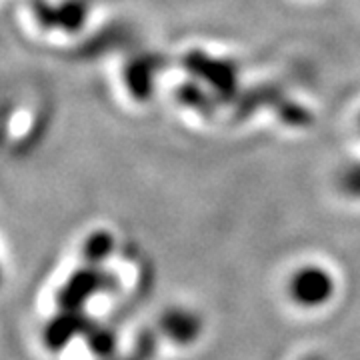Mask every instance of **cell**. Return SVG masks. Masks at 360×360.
Here are the masks:
<instances>
[{"mask_svg": "<svg viewBox=\"0 0 360 360\" xmlns=\"http://www.w3.org/2000/svg\"><path fill=\"white\" fill-rule=\"evenodd\" d=\"M98 288L101 274L90 264V269H80L68 276V281L58 292V304L65 310H78L89 298L98 292Z\"/></svg>", "mask_w": 360, "mask_h": 360, "instance_id": "obj_3", "label": "cell"}, {"mask_svg": "<svg viewBox=\"0 0 360 360\" xmlns=\"http://www.w3.org/2000/svg\"><path fill=\"white\" fill-rule=\"evenodd\" d=\"M80 330V319L77 310H65L58 319H52L44 328V342L51 350H58L68 345L70 338H75Z\"/></svg>", "mask_w": 360, "mask_h": 360, "instance_id": "obj_5", "label": "cell"}, {"mask_svg": "<svg viewBox=\"0 0 360 360\" xmlns=\"http://www.w3.org/2000/svg\"><path fill=\"white\" fill-rule=\"evenodd\" d=\"M198 316L188 309H172L162 316V328L176 345H188L198 338Z\"/></svg>", "mask_w": 360, "mask_h": 360, "instance_id": "obj_4", "label": "cell"}, {"mask_svg": "<svg viewBox=\"0 0 360 360\" xmlns=\"http://www.w3.org/2000/svg\"><path fill=\"white\" fill-rule=\"evenodd\" d=\"M89 4L84 0H32L28 20L42 37H72L84 26Z\"/></svg>", "mask_w": 360, "mask_h": 360, "instance_id": "obj_2", "label": "cell"}, {"mask_svg": "<svg viewBox=\"0 0 360 360\" xmlns=\"http://www.w3.org/2000/svg\"><path fill=\"white\" fill-rule=\"evenodd\" d=\"M0 283H2V270H0Z\"/></svg>", "mask_w": 360, "mask_h": 360, "instance_id": "obj_6", "label": "cell"}, {"mask_svg": "<svg viewBox=\"0 0 360 360\" xmlns=\"http://www.w3.org/2000/svg\"><path fill=\"white\" fill-rule=\"evenodd\" d=\"M336 278L333 270L319 262H302L288 272L284 281V295L298 310L326 309L336 296Z\"/></svg>", "mask_w": 360, "mask_h": 360, "instance_id": "obj_1", "label": "cell"}]
</instances>
